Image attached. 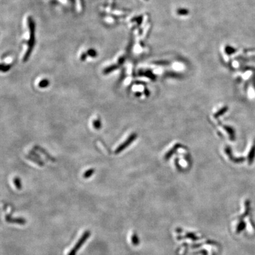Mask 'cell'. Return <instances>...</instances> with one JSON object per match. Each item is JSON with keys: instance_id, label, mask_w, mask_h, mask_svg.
<instances>
[{"instance_id": "5bb4252c", "label": "cell", "mask_w": 255, "mask_h": 255, "mask_svg": "<svg viewBox=\"0 0 255 255\" xmlns=\"http://www.w3.org/2000/svg\"><path fill=\"white\" fill-rule=\"evenodd\" d=\"M87 56H87V53H82V54L81 55L80 59L82 61H85V60L87 58Z\"/></svg>"}, {"instance_id": "4fadbf2b", "label": "cell", "mask_w": 255, "mask_h": 255, "mask_svg": "<svg viewBox=\"0 0 255 255\" xmlns=\"http://www.w3.org/2000/svg\"><path fill=\"white\" fill-rule=\"evenodd\" d=\"M245 226L246 225L245 223H243V222L241 223L239 225V227H238V232H240V231L243 230L245 228Z\"/></svg>"}, {"instance_id": "8fae6325", "label": "cell", "mask_w": 255, "mask_h": 255, "mask_svg": "<svg viewBox=\"0 0 255 255\" xmlns=\"http://www.w3.org/2000/svg\"><path fill=\"white\" fill-rule=\"evenodd\" d=\"M86 53L88 56H90L92 58H95L97 56V52L94 48H89L86 51Z\"/></svg>"}, {"instance_id": "52a82bcc", "label": "cell", "mask_w": 255, "mask_h": 255, "mask_svg": "<svg viewBox=\"0 0 255 255\" xmlns=\"http://www.w3.org/2000/svg\"><path fill=\"white\" fill-rule=\"evenodd\" d=\"M50 84V82L48 79H43L38 83V87L41 89H44L49 86Z\"/></svg>"}, {"instance_id": "8992f818", "label": "cell", "mask_w": 255, "mask_h": 255, "mask_svg": "<svg viewBox=\"0 0 255 255\" xmlns=\"http://www.w3.org/2000/svg\"><path fill=\"white\" fill-rule=\"evenodd\" d=\"M118 68V66L116 65H112L111 66H108L107 67H106L103 71V73L104 75H108L111 73L112 72H113V71H115V70H116Z\"/></svg>"}, {"instance_id": "7a4b0ae2", "label": "cell", "mask_w": 255, "mask_h": 255, "mask_svg": "<svg viewBox=\"0 0 255 255\" xmlns=\"http://www.w3.org/2000/svg\"><path fill=\"white\" fill-rule=\"evenodd\" d=\"M91 233L90 231L87 230L83 233L81 237L79 239L77 242L76 243L75 245L71 249V250L69 252L68 255H76L77 251L80 249V248L83 246V245L86 242L88 238L90 237Z\"/></svg>"}, {"instance_id": "3957f363", "label": "cell", "mask_w": 255, "mask_h": 255, "mask_svg": "<svg viewBox=\"0 0 255 255\" xmlns=\"http://www.w3.org/2000/svg\"><path fill=\"white\" fill-rule=\"evenodd\" d=\"M136 134L135 133H132L125 141L118 146V147L115 151V154H118L121 153V152H122L129 145H131V143L136 139Z\"/></svg>"}, {"instance_id": "ba28073f", "label": "cell", "mask_w": 255, "mask_h": 255, "mask_svg": "<svg viewBox=\"0 0 255 255\" xmlns=\"http://www.w3.org/2000/svg\"><path fill=\"white\" fill-rule=\"evenodd\" d=\"M94 172H95V170H94V168H90V169L86 171L85 172L83 173V177L84 179H89V178L91 177L93 175V174H94Z\"/></svg>"}, {"instance_id": "30bf717a", "label": "cell", "mask_w": 255, "mask_h": 255, "mask_svg": "<svg viewBox=\"0 0 255 255\" xmlns=\"http://www.w3.org/2000/svg\"><path fill=\"white\" fill-rule=\"evenodd\" d=\"M92 125H93L94 128L96 130H99L102 128V122L100 119H97L94 120Z\"/></svg>"}, {"instance_id": "277c9868", "label": "cell", "mask_w": 255, "mask_h": 255, "mask_svg": "<svg viewBox=\"0 0 255 255\" xmlns=\"http://www.w3.org/2000/svg\"><path fill=\"white\" fill-rule=\"evenodd\" d=\"M5 221L9 223L17 224L19 225H24L26 223L25 218L22 217H12L11 215H6L5 217Z\"/></svg>"}, {"instance_id": "5b68a950", "label": "cell", "mask_w": 255, "mask_h": 255, "mask_svg": "<svg viewBox=\"0 0 255 255\" xmlns=\"http://www.w3.org/2000/svg\"><path fill=\"white\" fill-rule=\"evenodd\" d=\"M255 158V143L252 146L248 155V162L249 164H252Z\"/></svg>"}, {"instance_id": "9c48e42d", "label": "cell", "mask_w": 255, "mask_h": 255, "mask_svg": "<svg viewBox=\"0 0 255 255\" xmlns=\"http://www.w3.org/2000/svg\"><path fill=\"white\" fill-rule=\"evenodd\" d=\"M13 182H14V184L15 187H16V189H17L18 190L21 189H22V183H21V179L19 177H15L13 179Z\"/></svg>"}, {"instance_id": "7c38bea8", "label": "cell", "mask_w": 255, "mask_h": 255, "mask_svg": "<svg viewBox=\"0 0 255 255\" xmlns=\"http://www.w3.org/2000/svg\"><path fill=\"white\" fill-rule=\"evenodd\" d=\"M12 65H5V64H1V71L2 72L5 73L9 72V70L11 69Z\"/></svg>"}, {"instance_id": "6da1fadb", "label": "cell", "mask_w": 255, "mask_h": 255, "mask_svg": "<svg viewBox=\"0 0 255 255\" xmlns=\"http://www.w3.org/2000/svg\"><path fill=\"white\" fill-rule=\"evenodd\" d=\"M27 26L29 30V39L28 41V48L23 57V62H27L30 57L31 55L33 49L35 44V31H36V25L34 19L31 17H28L27 18Z\"/></svg>"}]
</instances>
